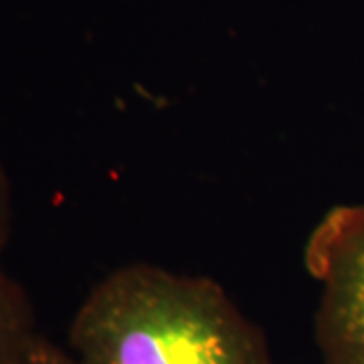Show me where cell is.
I'll use <instances>...</instances> for the list:
<instances>
[{
  "label": "cell",
  "mask_w": 364,
  "mask_h": 364,
  "mask_svg": "<svg viewBox=\"0 0 364 364\" xmlns=\"http://www.w3.org/2000/svg\"><path fill=\"white\" fill-rule=\"evenodd\" d=\"M11 227H13V191H11L9 174L0 160V257L9 243Z\"/></svg>",
  "instance_id": "5"
},
{
  "label": "cell",
  "mask_w": 364,
  "mask_h": 364,
  "mask_svg": "<svg viewBox=\"0 0 364 364\" xmlns=\"http://www.w3.org/2000/svg\"><path fill=\"white\" fill-rule=\"evenodd\" d=\"M304 263L320 286L314 334L322 364H364V203L326 210Z\"/></svg>",
  "instance_id": "2"
},
{
  "label": "cell",
  "mask_w": 364,
  "mask_h": 364,
  "mask_svg": "<svg viewBox=\"0 0 364 364\" xmlns=\"http://www.w3.org/2000/svg\"><path fill=\"white\" fill-rule=\"evenodd\" d=\"M39 334L26 289L0 267V364H23Z\"/></svg>",
  "instance_id": "3"
},
{
  "label": "cell",
  "mask_w": 364,
  "mask_h": 364,
  "mask_svg": "<svg viewBox=\"0 0 364 364\" xmlns=\"http://www.w3.org/2000/svg\"><path fill=\"white\" fill-rule=\"evenodd\" d=\"M69 350L83 364H273L261 328L225 287L142 261L91 287Z\"/></svg>",
  "instance_id": "1"
},
{
  "label": "cell",
  "mask_w": 364,
  "mask_h": 364,
  "mask_svg": "<svg viewBox=\"0 0 364 364\" xmlns=\"http://www.w3.org/2000/svg\"><path fill=\"white\" fill-rule=\"evenodd\" d=\"M23 364H83L71 350L57 346L55 342L39 334L26 352Z\"/></svg>",
  "instance_id": "4"
}]
</instances>
